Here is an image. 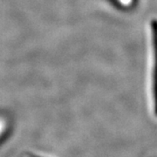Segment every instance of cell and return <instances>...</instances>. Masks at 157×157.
Listing matches in <instances>:
<instances>
[{
  "mask_svg": "<svg viewBox=\"0 0 157 157\" xmlns=\"http://www.w3.org/2000/svg\"><path fill=\"white\" fill-rule=\"evenodd\" d=\"M151 37L153 45V100L155 113L157 115V20H152Z\"/></svg>",
  "mask_w": 157,
  "mask_h": 157,
  "instance_id": "cell-1",
  "label": "cell"
},
{
  "mask_svg": "<svg viewBox=\"0 0 157 157\" xmlns=\"http://www.w3.org/2000/svg\"><path fill=\"white\" fill-rule=\"evenodd\" d=\"M6 128V121L5 118L0 117V136L4 133V131Z\"/></svg>",
  "mask_w": 157,
  "mask_h": 157,
  "instance_id": "cell-2",
  "label": "cell"
}]
</instances>
